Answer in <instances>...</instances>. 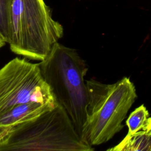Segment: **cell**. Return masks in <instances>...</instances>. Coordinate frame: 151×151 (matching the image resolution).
Masks as SVG:
<instances>
[{"label":"cell","instance_id":"1","mask_svg":"<svg viewBox=\"0 0 151 151\" xmlns=\"http://www.w3.org/2000/svg\"><path fill=\"white\" fill-rule=\"evenodd\" d=\"M38 64L56 100L65 109L83 140L89 101L84 80L87 71L85 61L76 50L57 42Z\"/></svg>","mask_w":151,"mask_h":151},{"label":"cell","instance_id":"2","mask_svg":"<svg viewBox=\"0 0 151 151\" xmlns=\"http://www.w3.org/2000/svg\"><path fill=\"white\" fill-rule=\"evenodd\" d=\"M63 107L53 109L0 133L1 150L91 151Z\"/></svg>","mask_w":151,"mask_h":151},{"label":"cell","instance_id":"3","mask_svg":"<svg viewBox=\"0 0 151 151\" xmlns=\"http://www.w3.org/2000/svg\"><path fill=\"white\" fill-rule=\"evenodd\" d=\"M63 34L44 0L12 1L7 43L14 53L42 61Z\"/></svg>","mask_w":151,"mask_h":151},{"label":"cell","instance_id":"4","mask_svg":"<svg viewBox=\"0 0 151 151\" xmlns=\"http://www.w3.org/2000/svg\"><path fill=\"white\" fill-rule=\"evenodd\" d=\"M86 82L89 101L83 140L92 146L106 143L123 128L122 122L137 96L127 77L111 84L92 79Z\"/></svg>","mask_w":151,"mask_h":151},{"label":"cell","instance_id":"5","mask_svg":"<svg viewBox=\"0 0 151 151\" xmlns=\"http://www.w3.org/2000/svg\"><path fill=\"white\" fill-rule=\"evenodd\" d=\"M28 102L58 104L39 64L16 57L0 69V116Z\"/></svg>","mask_w":151,"mask_h":151},{"label":"cell","instance_id":"6","mask_svg":"<svg viewBox=\"0 0 151 151\" xmlns=\"http://www.w3.org/2000/svg\"><path fill=\"white\" fill-rule=\"evenodd\" d=\"M57 105L38 102H28L18 104L0 116V133L32 119L45 111L53 109Z\"/></svg>","mask_w":151,"mask_h":151},{"label":"cell","instance_id":"7","mask_svg":"<svg viewBox=\"0 0 151 151\" xmlns=\"http://www.w3.org/2000/svg\"><path fill=\"white\" fill-rule=\"evenodd\" d=\"M107 150L151 151V131H139L133 134H127L117 145Z\"/></svg>","mask_w":151,"mask_h":151},{"label":"cell","instance_id":"8","mask_svg":"<svg viewBox=\"0 0 151 151\" xmlns=\"http://www.w3.org/2000/svg\"><path fill=\"white\" fill-rule=\"evenodd\" d=\"M126 124L129 128L127 134L151 131V117L144 105H141L130 114Z\"/></svg>","mask_w":151,"mask_h":151},{"label":"cell","instance_id":"9","mask_svg":"<svg viewBox=\"0 0 151 151\" xmlns=\"http://www.w3.org/2000/svg\"><path fill=\"white\" fill-rule=\"evenodd\" d=\"M12 0H0V36L7 43L9 37L10 12Z\"/></svg>","mask_w":151,"mask_h":151},{"label":"cell","instance_id":"10","mask_svg":"<svg viewBox=\"0 0 151 151\" xmlns=\"http://www.w3.org/2000/svg\"><path fill=\"white\" fill-rule=\"evenodd\" d=\"M5 42L4 41V40L2 38V37L0 36V48H2L4 45L5 44Z\"/></svg>","mask_w":151,"mask_h":151}]
</instances>
